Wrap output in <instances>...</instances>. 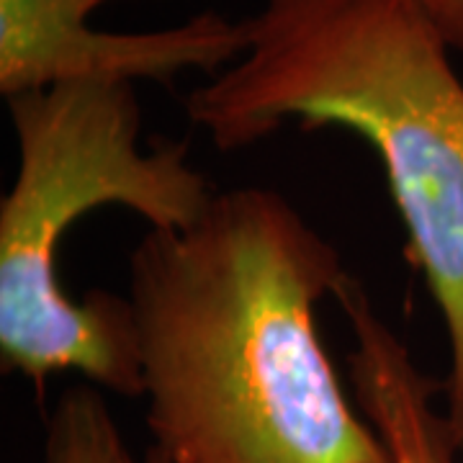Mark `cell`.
<instances>
[{
  "mask_svg": "<svg viewBox=\"0 0 463 463\" xmlns=\"http://www.w3.org/2000/svg\"><path fill=\"white\" fill-rule=\"evenodd\" d=\"M343 255L283 194L216 191L129 255L152 453L165 463H394L317 327Z\"/></svg>",
  "mask_w": 463,
  "mask_h": 463,
  "instance_id": "obj_1",
  "label": "cell"
},
{
  "mask_svg": "<svg viewBox=\"0 0 463 463\" xmlns=\"http://www.w3.org/2000/svg\"><path fill=\"white\" fill-rule=\"evenodd\" d=\"M245 21L248 50L191 90L188 118L222 152L288 124L371 145L446 327V420L463 453V80L450 47L412 0H263Z\"/></svg>",
  "mask_w": 463,
  "mask_h": 463,
  "instance_id": "obj_2",
  "label": "cell"
},
{
  "mask_svg": "<svg viewBox=\"0 0 463 463\" xmlns=\"http://www.w3.org/2000/svg\"><path fill=\"white\" fill-rule=\"evenodd\" d=\"M18 170L0 201V368L32 381L80 373L118 397H142L137 327L127 297L72 298L57 279L67 230L103 206L137 212L149 230H185L216 191L185 142L142 149L132 83L75 80L8 99Z\"/></svg>",
  "mask_w": 463,
  "mask_h": 463,
  "instance_id": "obj_3",
  "label": "cell"
},
{
  "mask_svg": "<svg viewBox=\"0 0 463 463\" xmlns=\"http://www.w3.org/2000/svg\"><path fill=\"white\" fill-rule=\"evenodd\" d=\"M114 0H0V93L75 80L173 85L185 72L214 78L248 50V21L216 11L157 32H99L90 16Z\"/></svg>",
  "mask_w": 463,
  "mask_h": 463,
  "instance_id": "obj_4",
  "label": "cell"
},
{
  "mask_svg": "<svg viewBox=\"0 0 463 463\" xmlns=\"http://www.w3.org/2000/svg\"><path fill=\"white\" fill-rule=\"evenodd\" d=\"M332 298L353 332L347 355L353 392L364 417L394 463H456L458 448L446 412L435 410V383L414 364L407 343L379 315L373 298L347 273Z\"/></svg>",
  "mask_w": 463,
  "mask_h": 463,
  "instance_id": "obj_5",
  "label": "cell"
},
{
  "mask_svg": "<svg viewBox=\"0 0 463 463\" xmlns=\"http://www.w3.org/2000/svg\"><path fill=\"white\" fill-rule=\"evenodd\" d=\"M44 463H165L137 456L99 386L78 383L54 402L44 428Z\"/></svg>",
  "mask_w": 463,
  "mask_h": 463,
  "instance_id": "obj_6",
  "label": "cell"
},
{
  "mask_svg": "<svg viewBox=\"0 0 463 463\" xmlns=\"http://www.w3.org/2000/svg\"><path fill=\"white\" fill-rule=\"evenodd\" d=\"M450 50L463 52V0H412Z\"/></svg>",
  "mask_w": 463,
  "mask_h": 463,
  "instance_id": "obj_7",
  "label": "cell"
}]
</instances>
